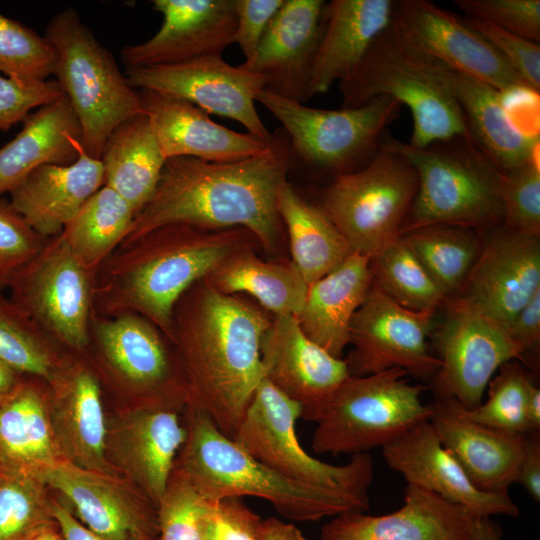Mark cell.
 <instances>
[{
  "instance_id": "2",
  "label": "cell",
  "mask_w": 540,
  "mask_h": 540,
  "mask_svg": "<svg viewBox=\"0 0 540 540\" xmlns=\"http://www.w3.org/2000/svg\"><path fill=\"white\" fill-rule=\"evenodd\" d=\"M290 169V145L282 128L272 133L268 150L243 160L215 163L169 158L122 243L160 226L182 223L207 230L246 228L262 248L273 252L284 228L276 195Z\"/></svg>"
},
{
  "instance_id": "18",
  "label": "cell",
  "mask_w": 540,
  "mask_h": 540,
  "mask_svg": "<svg viewBox=\"0 0 540 540\" xmlns=\"http://www.w3.org/2000/svg\"><path fill=\"white\" fill-rule=\"evenodd\" d=\"M540 236L502 226L488 238L452 297L504 327L540 291Z\"/></svg>"
},
{
  "instance_id": "52",
  "label": "cell",
  "mask_w": 540,
  "mask_h": 540,
  "mask_svg": "<svg viewBox=\"0 0 540 540\" xmlns=\"http://www.w3.org/2000/svg\"><path fill=\"white\" fill-rule=\"evenodd\" d=\"M283 3L284 0H234L236 29L233 44L239 46L245 58L242 64H249L254 59L269 24Z\"/></svg>"
},
{
  "instance_id": "9",
  "label": "cell",
  "mask_w": 540,
  "mask_h": 540,
  "mask_svg": "<svg viewBox=\"0 0 540 540\" xmlns=\"http://www.w3.org/2000/svg\"><path fill=\"white\" fill-rule=\"evenodd\" d=\"M300 406L265 378L256 388L232 439L258 461L293 481L339 494L360 511L370 508L373 460L358 453L344 465L314 458L300 445Z\"/></svg>"
},
{
  "instance_id": "15",
  "label": "cell",
  "mask_w": 540,
  "mask_h": 540,
  "mask_svg": "<svg viewBox=\"0 0 540 540\" xmlns=\"http://www.w3.org/2000/svg\"><path fill=\"white\" fill-rule=\"evenodd\" d=\"M445 303L446 318L435 333L441 366L432 378L434 393L473 409L498 369L522 354L499 322L454 298Z\"/></svg>"
},
{
  "instance_id": "22",
  "label": "cell",
  "mask_w": 540,
  "mask_h": 540,
  "mask_svg": "<svg viewBox=\"0 0 540 540\" xmlns=\"http://www.w3.org/2000/svg\"><path fill=\"white\" fill-rule=\"evenodd\" d=\"M387 465L407 484L435 493L473 517L518 516L508 494L480 491L439 440L430 421H423L382 447Z\"/></svg>"
},
{
  "instance_id": "37",
  "label": "cell",
  "mask_w": 540,
  "mask_h": 540,
  "mask_svg": "<svg viewBox=\"0 0 540 540\" xmlns=\"http://www.w3.org/2000/svg\"><path fill=\"white\" fill-rule=\"evenodd\" d=\"M256 247L239 250L222 261L205 279L227 295L246 293L273 316L300 313L308 285L291 261H267Z\"/></svg>"
},
{
  "instance_id": "58",
  "label": "cell",
  "mask_w": 540,
  "mask_h": 540,
  "mask_svg": "<svg viewBox=\"0 0 540 540\" xmlns=\"http://www.w3.org/2000/svg\"><path fill=\"white\" fill-rule=\"evenodd\" d=\"M24 375L0 360V404L17 388Z\"/></svg>"
},
{
  "instance_id": "26",
  "label": "cell",
  "mask_w": 540,
  "mask_h": 540,
  "mask_svg": "<svg viewBox=\"0 0 540 540\" xmlns=\"http://www.w3.org/2000/svg\"><path fill=\"white\" fill-rule=\"evenodd\" d=\"M166 159L191 157L228 163L259 155L270 147L250 133H239L212 121L208 113L181 99L138 90Z\"/></svg>"
},
{
  "instance_id": "11",
  "label": "cell",
  "mask_w": 540,
  "mask_h": 540,
  "mask_svg": "<svg viewBox=\"0 0 540 540\" xmlns=\"http://www.w3.org/2000/svg\"><path fill=\"white\" fill-rule=\"evenodd\" d=\"M417 188L409 161L380 146L366 166L330 181L316 204L353 252L372 257L400 236Z\"/></svg>"
},
{
  "instance_id": "5",
  "label": "cell",
  "mask_w": 540,
  "mask_h": 540,
  "mask_svg": "<svg viewBox=\"0 0 540 540\" xmlns=\"http://www.w3.org/2000/svg\"><path fill=\"white\" fill-rule=\"evenodd\" d=\"M380 146L405 157L418 176L417 192L401 233L435 224L479 232L502 226L503 172L469 133L417 148L387 131Z\"/></svg>"
},
{
  "instance_id": "36",
  "label": "cell",
  "mask_w": 540,
  "mask_h": 540,
  "mask_svg": "<svg viewBox=\"0 0 540 540\" xmlns=\"http://www.w3.org/2000/svg\"><path fill=\"white\" fill-rule=\"evenodd\" d=\"M100 159L105 185L123 197L136 216L151 198L167 160L149 117L141 113L120 124Z\"/></svg>"
},
{
  "instance_id": "34",
  "label": "cell",
  "mask_w": 540,
  "mask_h": 540,
  "mask_svg": "<svg viewBox=\"0 0 540 540\" xmlns=\"http://www.w3.org/2000/svg\"><path fill=\"white\" fill-rule=\"evenodd\" d=\"M23 377L0 404V468L36 472L62 459L49 417V386Z\"/></svg>"
},
{
  "instance_id": "17",
  "label": "cell",
  "mask_w": 540,
  "mask_h": 540,
  "mask_svg": "<svg viewBox=\"0 0 540 540\" xmlns=\"http://www.w3.org/2000/svg\"><path fill=\"white\" fill-rule=\"evenodd\" d=\"M392 23L413 46L443 67L504 95L520 91L536 95L464 17L427 0H395Z\"/></svg>"
},
{
  "instance_id": "3",
  "label": "cell",
  "mask_w": 540,
  "mask_h": 540,
  "mask_svg": "<svg viewBox=\"0 0 540 540\" xmlns=\"http://www.w3.org/2000/svg\"><path fill=\"white\" fill-rule=\"evenodd\" d=\"M259 241L246 228L168 224L122 243L98 268L93 314L137 313L170 340L175 304L231 254Z\"/></svg>"
},
{
  "instance_id": "54",
  "label": "cell",
  "mask_w": 540,
  "mask_h": 540,
  "mask_svg": "<svg viewBox=\"0 0 540 540\" xmlns=\"http://www.w3.org/2000/svg\"><path fill=\"white\" fill-rule=\"evenodd\" d=\"M538 434L529 433L527 435L516 477V483H520L536 502L540 501V440Z\"/></svg>"
},
{
  "instance_id": "42",
  "label": "cell",
  "mask_w": 540,
  "mask_h": 540,
  "mask_svg": "<svg viewBox=\"0 0 540 540\" xmlns=\"http://www.w3.org/2000/svg\"><path fill=\"white\" fill-rule=\"evenodd\" d=\"M44 486L32 472L0 468V540H25L54 521Z\"/></svg>"
},
{
  "instance_id": "53",
  "label": "cell",
  "mask_w": 540,
  "mask_h": 540,
  "mask_svg": "<svg viewBox=\"0 0 540 540\" xmlns=\"http://www.w3.org/2000/svg\"><path fill=\"white\" fill-rule=\"evenodd\" d=\"M521 354L535 348L540 340V291L505 326Z\"/></svg>"
},
{
  "instance_id": "25",
  "label": "cell",
  "mask_w": 540,
  "mask_h": 540,
  "mask_svg": "<svg viewBox=\"0 0 540 540\" xmlns=\"http://www.w3.org/2000/svg\"><path fill=\"white\" fill-rule=\"evenodd\" d=\"M471 518L464 508L407 484L403 505L396 511L339 514L323 525L320 540H470Z\"/></svg>"
},
{
  "instance_id": "20",
  "label": "cell",
  "mask_w": 540,
  "mask_h": 540,
  "mask_svg": "<svg viewBox=\"0 0 540 540\" xmlns=\"http://www.w3.org/2000/svg\"><path fill=\"white\" fill-rule=\"evenodd\" d=\"M34 474L70 503L69 511L89 530L107 540H157V508L133 496L110 475L59 459Z\"/></svg>"
},
{
  "instance_id": "4",
  "label": "cell",
  "mask_w": 540,
  "mask_h": 540,
  "mask_svg": "<svg viewBox=\"0 0 540 540\" xmlns=\"http://www.w3.org/2000/svg\"><path fill=\"white\" fill-rule=\"evenodd\" d=\"M186 429V441L173 472L182 476L207 501L257 497L272 504L282 517L299 522L360 511L339 494L275 472L222 433L196 408L189 407Z\"/></svg>"
},
{
  "instance_id": "1",
  "label": "cell",
  "mask_w": 540,
  "mask_h": 540,
  "mask_svg": "<svg viewBox=\"0 0 540 540\" xmlns=\"http://www.w3.org/2000/svg\"><path fill=\"white\" fill-rule=\"evenodd\" d=\"M271 320L258 304L221 293L205 278L174 306L170 341L185 377L187 405L230 438L264 379L261 341Z\"/></svg>"
},
{
  "instance_id": "7",
  "label": "cell",
  "mask_w": 540,
  "mask_h": 540,
  "mask_svg": "<svg viewBox=\"0 0 540 540\" xmlns=\"http://www.w3.org/2000/svg\"><path fill=\"white\" fill-rule=\"evenodd\" d=\"M44 37L54 48L53 75L80 125L83 150L100 159L111 133L124 121L144 113L112 54L96 39L72 7L58 12Z\"/></svg>"
},
{
  "instance_id": "43",
  "label": "cell",
  "mask_w": 540,
  "mask_h": 540,
  "mask_svg": "<svg viewBox=\"0 0 540 540\" xmlns=\"http://www.w3.org/2000/svg\"><path fill=\"white\" fill-rule=\"evenodd\" d=\"M533 382L515 361L504 363L489 381L488 398L473 409L461 411L467 418L485 426L512 433H532L526 405Z\"/></svg>"
},
{
  "instance_id": "41",
  "label": "cell",
  "mask_w": 540,
  "mask_h": 540,
  "mask_svg": "<svg viewBox=\"0 0 540 540\" xmlns=\"http://www.w3.org/2000/svg\"><path fill=\"white\" fill-rule=\"evenodd\" d=\"M372 285L414 311L436 310L447 297L399 236L370 257Z\"/></svg>"
},
{
  "instance_id": "14",
  "label": "cell",
  "mask_w": 540,
  "mask_h": 540,
  "mask_svg": "<svg viewBox=\"0 0 540 540\" xmlns=\"http://www.w3.org/2000/svg\"><path fill=\"white\" fill-rule=\"evenodd\" d=\"M434 313L407 309L371 285L350 324L352 349L345 359L350 375L400 368L408 375L432 379L441 366L427 346Z\"/></svg>"
},
{
  "instance_id": "55",
  "label": "cell",
  "mask_w": 540,
  "mask_h": 540,
  "mask_svg": "<svg viewBox=\"0 0 540 540\" xmlns=\"http://www.w3.org/2000/svg\"><path fill=\"white\" fill-rule=\"evenodd\" d=\"M50 508L64 540H107L85 527L63 504L52 501Z\"/></svg>"
},
{
  "instance_id": "21",
  "label": "cell",
  "mask_w": 540,
  "mask_h": 540,
  "mask_svg": "<svg viewBox=\"0 0 540 540\" xmlns=\"http://www.w3.org/2000/svg\"><path fill=\"white\" fill-rule=\"evenodd\" d=\"M152 4L162 15L161 27L148 40L122 48L120 58L126 68L222 55L233 44L234 0H153Z\"/></svg>"
},
{
  "instance_id": "38",
  "label": "cell",
  "mask_w": 540,
  "mask_h": 540,
  "mask_svg": "<svg viewBox=\"0 0 540 540\" xmlns=\"http://www.w3.org/2000/svg\"><path fill=\"white\" fill-rule=\"evenodd\" d=\"M134 218L130 204L104 185L81 206L60 235L72 254L96 273L121 245Z\"/></svg>"
},
{
  "instance_id": "12",
  "label": "cell",
  "mask_w": 540,
  "mask_h": 540,
  "mask_svg": "<svg viewBox=\"0 0 540 540\" xmlns=\"http://www.w3.org/2000/svg\"><path fill=\"white\" fill-rule=\"evenodd\" d=\"M88 351L114 386L137 398V408L178 410L187 404V385L174 346L145 317L134 312L93 314Z\"/></svg>"
},
{
  "instance_id": "6",
  "label": "cell",
  "mask_w": 540,
  "mask_h": 540,
  "mask_svg": "<svg viewBox=\"0 0 540 540\" xmlns=\"http://www.w3.org/2000/svg\"><path fill=\"white\" fill-rule=\"evenodd\" d=\"M338 84L342 107H358L384 95L406 105L413 120V147L469 133L445 68L413 46L392 22Z\"/></svg>"
},
{
  "instance_id": "57",
  "label": "cell",
  "mask_w": 540,
  "mask_h": 540,
  "mask_svg": "<svg viewBox=\"0 0 540 540\" xmlns=\"http://www.w3.org/2000/svg\"><path fill=\"white\" fill-rule=\"evenodd\" d=\"M500 526L490 517H473L469 526L470 540H501Z\"/></svg>"
},
{
  "instance_id": "50",
  "label": "cell",
  "mask_w": 540,
  "mask_h": 540,
  "mask_svg": "<svg viewBox=\"0 0 540 540\" xmlns=\"http://www.w3.org/2000/svg\"><path fill=\"white\" fill-rule=\"evenodd\" d=\"M536 95L540 92V44L504 31L489 23L464 17Z\"/></svg>"
},
{
  "instance_id": "56",
  "label": "cell",
  "mask_w": 540,
  "mask_h": 540,
  "mask_svg": "<svg viewBox=\"0 0 540 540\" xmlns=\"http://www.w3.org/2000/svg\"><path fill=\"white\" fill-rule=\"evenodd\" d=\"M258 540H307L292 523L275 517L263 519Z\"/></svg>"
},
{
  "instance_id": "13",
  "label": "cell",
  "mask_w": 540,
  "mask_h": 540,
  "mask_svg": "<svg viewBox=\"0 0 540 540\" xmlns=\"http://www.w3.org/2000/svg\"><path fill=\"white\" fill-rule=\"evenodd\" d=\"M95 276L59 234L16 275L9 298L56 343L79 357L89 343Z\"/></svg>"
},
{
  "instance_id": "44",
  "label": "cell",
  "mask_w": 540,
  "mask_h": 540,
  "mask_svg": "<svg viewBox=\"0 0 540 540\" xmlns=\"http://www.w3.org/2000/svg\"><path fill=\"white\" fill-rule=\"evenodd\" d=\"M54 48L44 36L0 13V72L23 84H35L53 75Z\"/></svg>"
},
{
  "instance_id": "45",
  "label": "cell",
  "mask_w": 540,
  "mask_h": 540,
  "mask_svg": "<svg viewBox=\"0 0 540 540\" xmlns=\"http://www.w3.org/2000/svg\"><path fill=\"white\" fill-rule=\"evenodd\" d=\"M502 199L503 228L540 236V169L537 157L503 173Z\"/></svg>"
},
{
  "instance_id": "33",
  "label": "cell",
  "mask_w": 540,
  "mask_h": 540,
  "mask_svg": "<svg viewBox=\"0 0 540 540\" xmlns=\"http://www.w3.org/2000/svg\"><path fill=\"white\" fill-rule=\"evenodd\" d=\"M445 76L469 134L503 173L536 157L539 133L526 132L514 123L504 94L480 80L447 68Z\"/></svg>"
},
{
  "instance_id": "35",
  "label": "cell",
  "mask_w": 540,
  "mask_h": 540,
  "mask_svg": "<svg viewBox=\"0 0 540 540\" xmlns=\"http://www.w3.org/2000/svg\"><path fill=\"white\" fill-rule=\"evenodd\" d=\"M276 209L288 235L291 262L308 286L353 253L322 209L304 198L288 180L277 191Z\"/></svg>"
},
{
  "instance_id": "24",
  "label": "cell",
  "mask_w": 540,
  "mask_h": 540,
  "mask_svg": "<svg viewBox=\"0 0 540 540\" xmlns=\"http://www.w3.org/2000/svg\"><path fill=\"white\" fill-rule=\"evenodd\" d=\"M429 419L439 440L480 491L508 494L516 483L528 434H512L463 415L453 398L435 396Z\"/></svg>"
},
{
  "instance_id": "59",
  "label": "cell",
  "mask_w": 540,
  "mask_h": 540,
  "mask_svg": "<svg viewBox=\"0 0 540 540\" xmlns=\"http://www.w3.org/2000/svg\"><path fill=\"white\" fill-rule=\"evenodd\" d=\"M527 419L532 433H539L540 429V390L533 383L530 387L527 405Z\"/></svg>"
},
{
  "instance_id": "29",
  "label": "cell",
  "mask_w": 540,
  "mask_h": 540,
  "mask_svg": "<svg viewBox=\"0 0 540 540\" xmlns=\"http://www.w3.org/2000/svg\"><path fill=\"white\" fill-rule=\"evenodd\" d=\"M395 0H332L325 5L323 28L313 59L310 98L347 78L373 41L391 24Z\"/></svg>"
},
{
  "instance_id": "28",
  "label": "cell",
  "mask_w": 540,
  "mask_h": 540,
  "mask_svg": "<svg viewBox=\"0 0 540 540\" xmlns=\"http://www.w3.org/2000/svg\"><path fill=\"white\" fill-rule=\"evenodd\" d=\"M104 185L101 159L90 157L81 144L75 162L39 166L9 193V202L36 233L52 238Z\"/></svg>"
},
{
  "instance_id": "23",
  "label": "cell",
  "mask_w": 540,
  "mask_h": 540,
  "mask_svg": "<svg viewBox=\"0 0 540 540\" xmlns=\"http://www.w3.org/2000/svg\"><path fill=\"white\" fill-rule=\"evenodd\" d=\"M324 0H284L246 70L263 77L265 89L300 103L310 99L309 80L323 28Z\"/></svg>"
},
{
  "instance_id": "16",
  "label": "cell",
  "mask_w": 540,
  "mask_h": 540,
  "mask_svg": "<svg viewBox=\"0 0 540 540\" xmlns=\"http://www.w3.org/2000/svg\"><path fill=\"white\" fill-rule=\"evenodd\" d=\"M129 85L189 102L206 113L233 119L248 133L270 140L256 107V94L265 87L262 76L228 64L222 55L203 56L187 62L127 67Z\"/></svg>"
},
{
  "instance_id": "31",
  "label": "cell",
  "mask_w": 540,
  "mask_h": 540,
  "mask_svg": "<svg viewBox=\"0 0 540 540\" xmlns=\"http://www.w3.org/2000/svg\"><path fill=\"white\" fill-rule=\"evenodd\" d=\"M369 260L353 252L340 266L309 285L296 317L303 333L335 357L342 358L349 345L352 317L371 288Z\"/></svg>"
},
{
  "instance_id": "40",
  "label": "cell",
  "mask_w": 540,
  "mask_h": 540,
  "mask_svg": "<svg viewBox=\"0 0 540 540\" xmlns=\"http://www.w3.org/2000/svg\"><path fill=\"white\" fill-rule=\"evenodd\" d=\"M479 234L471 228L435 224L404 231L400 237L448 298L459 291L479 255Z\"/></svg>"
},
{
  "instance_id": "60",
  "label": "cell",
  "mask_w": 540,
  "mask_h": 540,
  "mask_svg": "<svg viewBox=\"0 0 540 540\" xmlns=\"http://www.w3.org/2000/svg\"><path fill=\"white\" fill-rule=\"evenodd\" d=\"M55 521L44 524L34 530L25 540H64Z\"/></svg>"
},
{
  "instance_id": "27",
  "label": "cell",
  "mask_w": 540,
  "mask_h": 540,
  "mask_svg": "<svg viewBox=\"0 0 540 540\" xmlns=\"http://www.w3.org/2000/svg\"><path fill=\"white\" fill-rule=\"evenodd\" d=\"M49 392V417L62 459L111 475L106 460V426L101 383L79 357Z\"/></svg>"
},
{
  "instance_id": "8",
  "label": "cell",
  "mask_w": 540,
  "mask_h": 540,
  "mask_svg": "<svg viewBox=\"0 0 540 540\" xmlns=\"http://www.w3.org/2000/svg\"><path fill=\"white\" fill-rule=\"evenodd\" d=\"M255 100L282 124L291 165L297 163L332 180L360 170L376 156L388 126L400 117L403 106L384 95L358 107L319 109L265 88Z\"/></svg>"
},
{
  "instance_id": "32",
  "label": "cell",
  "mask_w": 540,
  "mask_h": 540,
  "mask_svg": "<svg viewBox=\"0 0 540 540\" xmlns=\"http://www.w3.org/2000/svg\"><path fill=\"white\" fill-rule=\"evenodd\" d=\"M22 123L21 131L0 147V196L39 166L68 165L79 156L81 129L65 95L39 107Z\"/></svg>"
},
{
  "instance_id": "30",
  "label": "cell",
  "mask_w": 540,
  "mask_h": 540,
  "mask_svg": "<svg viewBox=\"0 0 540 540\" xmlns=\"http://www.w3.org/2000/svg\"><path fill=\"white\" fill-rule=\"evenodd\" d=\"M187 437L178 410L135 408L120 429L115 451L141 494L156 508Z\"/></svg>"
},
{
  "instance_id": "47",
  "label": "cell",
  "mask_w": 540,
  "mask_h": 540,
  "mask_svg": "<svg viewBox=\"0 0 540 540\" xmlns=\"http://www.w3.org/2000/svg\"><path fill=\"white\" fill-rule=\"evenodd\" d=\"M48 239L36 233L9 201L0 198V293L9 289Z\"/></svg>"
},
{
  "instance_id": "10",
  "label": "cell",
  "mask_w": 540,
  "mask_h": 540,
  "mask_svg": "<svg viewBox=\"0 0 540 540\" xmlns=\"http://www.w3.org/2000/svg\"><path fill=\"white\" fill-rule=\"evenodd\" d=\"M400 368L350 376L332 395L315 421L312 448L317 454L369 452L383 447L416 424L428 421L425 387L411 384Z\"/></svg>"
},
{
  "instance_id": "46",
  "label": "cell",
  "mask_w": 540,
  "mask_h": 540,
  "mask_svg": "<svg viewBox=\"0 0 540 540\" xmlns=\"http://www.w3.org/2000/svg\"><path fill=\"white\" fill-rule=\"evenodd\" d=\"M205 499L173 472L157 505L158 540H202L199 516Z\"/></svg>"
},
{
  "instance_id": "39",
  "label": "cell",
  "mask_w": 540,
  "mask_h": 540,
  "mask_svg": "<svg viewBox=\"0 0 540 540\" xmlns=\"http://www.w3.org/2000/svg\"><path fill=\"white\" fill-rule=\"evenodd\" d=\"M78 358L56 343L9 296L0 293V360L50 387Z\"/></svg>"
},
{
  "instance_id": "51",
  "label": "cell",
  "mask_w": 540,
  "mask_h": 540,
  "mask_svg": "<svg viewBox=\"0 0 540 540\" xmlns=\"http://www.w3.org/2000/svg\"><path fill=\"white\" fill-rule=\"evenodd\" d=\"M64 95L55 80L23 84L0 75V132L23 122L33 109Z\"/></svg>"
},
{
  "instance_id": "48",
  "label": "cell",
  "mask_w": 540,
  "mask_h": 540,
  "mask_svg": "<svg viewBox=\"0 0 540 540\" xmlns=\"http://www.w3.org/2000/svg\"><path fill=\"white\" fill-rule=\"evenodd\" d=\"M454 3L466 17L540 42V0H455Z\"/></svg>"
},
{
  "instance_id": "19",
  "label": "cell",
  "mask_w": 540,
  "mask_h": 540,
  "mask_svg": "<svg viewBox=\"0 0 540 540\" xmlns=\"http://www.w3.org/2000/svg\"><path fill=\"white\" fill-rule=\"evenodd\" d=\"M264 378L315 422L336 390L351 376L345 359L310 340L292 315L272 317L261 341Z\"/></svg>"
},
{
  "instance_id": "49",
  "label": "cell",
  "mask_w": 540,
  "mask_h": 540,
  "mask_svg": "<svg viewBox=\"0 0 540 540\" xmlns=\"http://www.w3.org/2000/svg\"><path fill=\"white\" fill-rule=\"evenodd\" d=\"M262 521L241 498L205 500L199 529L202 540H258Z\"/></svg>"
}]
</instances>
